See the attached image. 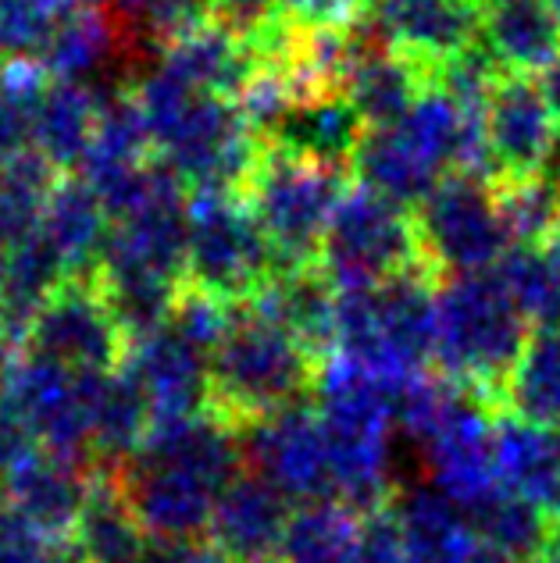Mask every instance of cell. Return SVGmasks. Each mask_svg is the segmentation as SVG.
I'll return each mask as SVG.
<instances>
[{"mask_svg":"<svg viewBox=\"0 0 560 563\" xmlns=\"http://www.w3.org/2000/svg\"><path fill=\"white\" fill-rule=\"evenodd\" d=\"M243 471L240 432L218 413L154 421L136 453L111 471L143 531L157 542L208 539L218 499Z\"/></svg>","mask_w":560,"mask_h":563,"instance_id":"1","label":"cell"},{"mask_svg":"<svg viewBox=\"0 0 560 563\" xmlns=\"http://www.w3.org/2000/svg\"><path fill=\"white\" fill-rule=\"evenodd\" d=\"M154 136V161L183 183L189 197L240 192L264 157L261 132L246 122L240 100L194 93L165 65L146 68L129 86Z\"/></svg>","mask_w":560,"mask_h":563,"instance_id":"2","label":"cell"},{"mask_svg":"<svg viewBox=\"0 0 560 563\" xmlns=\"http://www.w3.org/2000/svg\"><path fill=\"white\" fill-rule=\"evenodd\" d=\"M321 364L326 361L254 303H240L229 310V324L211 353L208 410L240 432L272 413L311 404Z\"/></svg>","mask_w":560,"mask_h":563,"instance_id":"3","label":"cell"},{"mask_svg":"<svg viewBox=\"0 0 560 563\" xmlns=\"http://www.w3.org/2000/svg\"><path fill=\"white\" fill-rule=\"evenodd\" d=\"M439 278L418 264L372 289H347L336 303V353L386 382L429 375L436 364Z\"/></svg>","mask_w":560,"mask_h":563,"instance_id":"4","label":"cell"},{"mask_svg":"<svg viewBox=\"0 0 560 563\" xmlns=\"http://www.w3.org/2000/svg\"><path fill=\"white\" fill-rule=\"evenodd\" d=\"M532 335L496 272L439 282L432 372L485 396L499 410V393Z\"/></svg>","mask_w":560,"mask_h":563,"instance_id":"5","label":"cell"},{"mask_svg":"<svg viewBox=\"0 0 560 563\" xmlns=\"http://www.w3.org/2000/svg\"><path fill=\"white\" fill-rule=\"evenodd\" d=\"M347 189V172L321 168L264 146V157L243 189V200L268 235L278 272L318 264L321 240H326L329 221Z\"/></svg>","mask_w":560,"mask_h":563,"instance_id":"6","label":"cell"},{"mask_svg":"<svg viewBox=\"0 0 560 563\" xmlns=\"http://www.w3.org/2000/svg\"><path fill=\"white\" fill-rule=\"evenodd\" d=\"M275 272V250L240 192L189 197V289L215 296L226 307H240L254 300Z\"/></svg>","mask_w":560,"mask_h":563,"instance_id":"7","label":"cell"},{"mask_svg":"<svg viewBox=\"0 0 560 563\" xmlns=\"http://www.w3.org/2000/svg\"><path fill=\"white\" fill-rule=\"evenodd\" d=\"M421 264L415 211L350 183L318 250V268L339 289H372Z\"/></svg>","mask_w":560,"mask_h":563,"instance_id":"8","label":"cell"},{"mask_svg":"<svg viewBox=\"0 0 560 563\" xmlns=\"http://www.w3.org/2000/svg\"><path fill=\"white\" fill-rule=\"evenodd\" d=\"M421 264L439 282L496 272L514 235L507 229L499 189L475 175H447L415 211Z\"/></svg>","mask_w":560,"mask_h":563,"instance_id":"9","label":"cell"},{"mask_svg":"<svg viewBox=\"0 0 560 563\" xmlns=\"http://www.w3.org/2000/svg\"><path fill=\"white\" fill-rule=\"evenodd\" d=\"M25 350L72 375H111L125 364L129 339L97 278H68L25 335Z\"/></svg>","mask_w":560,"mask_h":563,"instance_id":"10","label":"cell"},{"mask_svg":"<svg viewBox=\"0 0 560 563\" xmlns=\"http://www.w3.org/2000/svg\"><path fill=\"white\" fill-rule=\"evenodd\" d=\"M240 450L243 467L278 488L293 507L339 503L329 439L315 410V399L240 428Z\"/></svg>","mask_w":560,"mask_h":563,"instance_id":"11","label":"cell"},{"mask_svg":"<svg viewBox=\"0 0 560 563\" xmlns=\"http://www.w3.org/2000/svg\"><path fill=\"white\" fill-rule=\"evenodd\" d=\"M211 353V346H204L168 318V324H161L151 335L132 339L122 367L151 399L154 421L186 418V413L208 410Z\"/></svg>","mask_w":560,"mask_h":563,"instance_id":"12","label":"cell"},{"mask_svg":"<svg viewBox=\"0 0 560 563\" xmlns=\"http://www.w3.org/2000/svg\"><path fill=\"white\" fill-rule=\"evenodd\" d=\"M361 22L432 76L479 40L482 8L479 0H367Z\"/></svg>","mask_w":560,"mask_h":563,"instance_id":"13","label":"cell"},{"mask_svg":"<svg viewBox=\"0 0 560 563\" xmlns=\"http://www.w3.org/2000/svg\"><path fill=\"white\" fill-rule=\"evenodd\" d=\"M557 118L542 100L532 76L504 71L482 108L485 146L496 165L499 186L542 175L557 136Z\"/></svg>","mask_w":560,"mask_h":563,"instance_id":"14","label":"cell"},{"mask_svg":"<svg viewBox=\"0 0 560 563\" xmlns=\"http://www.w3.org/2000/svg\"><path fill=\"white\" fill-rule=\"evenodd\" d=\"M297 507L254 471H240L222 493L208 542L229 563H278Z\"/></svg>","mask_w":560,"mask_h":563,"instance_id":"15","label":"cell"},{"mask_svg":"<svg viewBox=\"0 0 560 563\" xmlns=\"http://www.w3.org/2000/svg\"><path fill=\"white\" fill-rule=\"evenodd\" d=\"M97 478L100 471L40 450L19 471H11L0 488L19 521L33 525L43 536L68 539L94 496Z\"/></svg>","mask_w":560,"mask_h":563,"instance_id":"16","label":"cell"},{"mask_svg":"<svg viewBox=\"0 0 560 563\" xmlns=\"http://www.w3.org/2000/svg\"><path fill=\"white\" fill-rule=\"evenodd\" d=\"M353 36H358V54L343 79V97L367 129L400 125L432 86V76L400 51L386 47L364 22H353Z\"/></svg>","mask_w":560,"mask_h":563,"instance_id":"17","label":"cell"},{"mask_svg":"<svg viewBox=\"0 0 560 563\" xmlns=\"http://www.w3.org/2000/svg\"><path fill=\"white\" fill-rule=\"evenodd\" d=\"M364 136L367 125L343 97V90H329L293 100L286 114L268 129L264 146L350 175V165L358 157V146Z\"/></svg>","mask_w":560,"mask_h":563,"instance_id":"18","label":"cell"},{"mask_svg":"<svg viewBox=\"0 0 560 563\" xmlns=\"http://www.w3.org/2000/svg\"><path fill=\"white\" fill-rule=\"evenodd\" d=\"M161 65H165L186 90L240 100V93L257 79L261 54L254 40L232 33L226 25H204L194 36L172 43L168 51H161Z\"/></svg>","mask_w":560,"mask_h":563,"instance_id":"19","label":"cell"},{"mask_svg":"<svg viewBox=\"0 0 560 563\" xmlns=\"http://www.w3.org/2000/svg\"><path fill=\"white\" fill-rule=\"evenodd\" d=\"M482 47L510 76H539L560 57V19L550 0H479Z\"/></svg>","mask_w":560,"mask_h":563,"instance_id":"20","label":"cell"},{"mask_svg":"<svg viewBox=\"0 0 560 563\" xmlns=\"http://www.w3.org/2000/svg\"><path fill=\"white\" fill-rule=\"evenodd\" d=\"M264 318H272L278 329H286L297 343H304L315 357L329 361L336 353V303L339 289L318 264L307 268L275 272L254 300Z\"/></svg>","mask_w":560,"mask_h":563,"instance_id":"21","label":"cell"},{"mask_svg":"<svg viewBox=\"0 0 560 563\" xmlns=\"http://www.w3.org/2000/svg\"><path fill=\"white\" fill-rule=\"evenodd\" d=\"M443 179L447 175L432 165V157L400 125L367 129L350 165V183L372 189L378 197L407 207V211H418L421 200Z\"/></svg>","mask_w":560,"mask_h":563,"instance_id":"22","label":"cell"},{"mask_svg":"<svg viewBox=\"0 0 560 563\" xmlns=\"http://www.w3.org/2000/svg\"><path fill=\"white\" fill-rule=\"evenodd\" d=\"M108 229H111V218L97 192L86 186L79 175H65V179L54 186L47 207H43L36 232L57 254V261L65 264L68 278H86V275H97Z\"/></svg>","mask_w":560,"mask_h":563,"instance_id":"23","label":"cell"},{"mask_svg":"<svg viewBox=\"0 0 560 563\" xmlns=\"http://www.w3.org/2000/svg\"><path fill=\"white\" fill-rule=\"evenodd\" d=\"M464 514L475 539L493 545L496 553H504L514 563H539L557 539L553 517L542 514L536 503L507 493L499 482L471 496L464 503Z\"/></svg>","mask_w":560,"mask_h":563,"instance_id":"24","label":"cell"},{"mask_svg":"<svg viewBox=\"0 0 560 563\" xmlns=\"http://www.w3.org/2000/svg\"><path fill=\"white\" fill-rule=\"evenodd\" d=\"M100 103H105V93L97 86L51 79L36 114L33 151H40L62 175H76L94 143Z\"/></svg>","mask_w":560,"mask_h":563,"instance_id":"25","label":"cell"},{"mask_svg":"<svg viewBox=\"0 0 560 563\" xmlns=\"http://www.w3.org/2000/svg\"><path fill=\"white\" fill-rule=\"evenodd\" d=\"M118 51V29L114 11L100 0H86L79 11H72L62 22V29L47 43V51L40 57V68L47 79L57 82H83L97 86L94 79L105 71L111 54Z\"/></svg>","mask_w":560,"mask_h":563,"instance_id":"26","label":"cell"},{"mask_svg":"<svg viewBox=\"0 0 560 563\" xmlns=\"http://www.w3.org/2000/svg\"><path fill=\"white\" fill-rule=\"evenodd\" d=\"M499 413L536 428H560V329H532L499 393Z\"/></svg>","mask_w":560,"mask_h":563,"instance_id":"27","label":"cell"},{"mask_svg":"<svg viewBox=\"0 0 560 563\" xmlns=\"http://www.w3.org/2000/svg\"><path fill=\"white\" fill-rule=\"evenodd\" d=\"M68 539L83 563H136L151 542L111 474L97 478L94 496Z\"/></svg>","mask_w":560,"mask_h":563,"instance_id":"28","label":"cell"},{"mask_svg":"<svg viewBox=\"0 0 560 563\" xmlns=\"http://www.w3.org/2000/svg\"><path fill=\"white\" fill-rule=\"evenodd\" d=\"M62 179L65 175L40 151H29L0 165V264L40 229L43 207Z\"/></svg>","mask_w":560,"mask_h":563,"instance_id":"29","label":"cell"},{"mask_svg":"<svg viewBox=\"0 0 560 563\" xmlns=\"http://www.w3.org/2000/svg\"><path fill=\"white\" fill-rule=\"evenodd\" d=\"M364 517L343 503L297 507L278 563H358Z\"/></svg>","mask_w":560,"mask_h":563,"instance_id":"30","label":"cell"},{"mask_svg":"<svg viewBox=\"0 0 560 563\" xmlns=\"http://www.w3.org/2000/svg\"><path fill=\"white\" fill-rule=\"evenodd\" d=\"M496 275L532 329H560V272L542 246H510Z\"/></svg>","mask_w":560,"mask_h":563,"instance_id":"31","label":"cell"},{"mask_svg":"<svg viewBox=\"0 0 560 563\" xmlns=\"http://www.w3.org/2000/svg\"><path fill=\"white\" fill-rule=\"evenodd\" d=\"M47 76L40 65L29 62H4L0 65V165L33 151L36 114L43 93H47Z\"/></svg>","mask_w":560,"mask_h":563,"instance_id":"32","label":"cell"},{"mask_svg":"<svg viewBox=\"0 0 560 563\" xmlns=\"http://www.w3.org/2000/svg\"><path fill=\"white\" fill-rule=\"evenodd\" d=\"M86 0H0V65H36L54 33Z\"/></svg>","mask_w":560,"mask_h":563,"instance_id":"33","label":"cell"},{"mask_svg":"<svg viewBox=\"0 0 560 563\" xmlns=\"http://www.w3.org/2000/svg\"><path fill=\"white\" fill-rule=\"evenodd\" d=\"M499 189V207H504L507 229L514 246H542L550 232L560 225V186L550 175H532V179L504 183Z\"/></svg>","mask_w":560,"mask_h":563,"instance_id":"34","label":"cell"},{"mask_svg":"<svg viewBox=\"0 0 560 563\" xmlns=\"http://www.w3.org/2000/svg\"><path fill=\"white\" fill-rule=\"evenodd\" d=\"M136 19L143 25L146 40H151L154 47L168 51L172 43H179L186 36H194L197 29L211 25L215 4L211 0H143Z\"/></svg>","mask_w":560,"mask_h":563,"instance_id":"35","label":"cell"},{"mask_svg":"<svg viewBox=\"0 0 560 563\" xmlns=\"http://www.w3.org/2000/svg\"><path fill=\"white\" fill-rule=\"evenodd\" d=\"M278 11L297 25H353L364 19L367 0H275Z\"/></svg>","mask_w":560,"mask_h":563,"instance_id":"36","label":"cell"},{"mask_svg":"<svg viewBox=\"0 0 560 563\" xmlns=\"http://www.w3.org/2000/svg\"><path fill=\"white\" fill-rule=\"evenodd\" d=\"M211 4H215V22L246 40H254L264 25L283 14L275 0H211Z\"/></svg>","mask_w":560,"mask_h":563,"instance_id":"37","label":"cell"},{"mask_svg":"<svg viewBox=\"0 0 560 563\" xmlns=\"http://www.w3.org/2000/svg\"><path fill=\"white\" fill-rule=\"evenodd\" d=\"M136 563H229L208 539L194 542H157L151 539Z\"/></svg>","mask_w":560,"mask_h":563,"instance_id":"38","label":"cell"},{"mask_svg":"<svg viewBox=\"0 0 560 563\" xmlns=\"http://www.w3.org/2000/svg\"><path fill=\"white\" fill-rule=\"evenodd\" d=\"M536 79V86H539V93H542V100H547V108L553 111V118L560 122V57L553 65H547L539 71V76H532Z\"/></svg>","mask_w":560,"mask_h":563,"instance_id":"39","label":"cell"},{"mask_svg":"<svg viewBox=\"0 0 560 563\" xmlns=\"http://www.w3.org/2000/svg\"><path fill=\"white\" fill-rule=\"evenodd\" d=\"M542 175H550V179L560 186V125H557V136H553V146H550V157H547V168Z\"/></svg>","mask_w":560,"mask_h":563,"instance_id":"40","label":"cell"},{"mask_svg":"<svg viewBox=\"0 0 560 563\" xmlns=\"http://www.w3.org/2000/svg\"><path fill=\"white\" fill-rule=\"evenodd\" d=\"M542 250H547V257L557 264V272H560V225L550 232V240L547 243H542Z\"/></svg>","mask_w":560,"mask_h":563,"instance_id":"41","label":"cell"},{"mask_svg":"<svg viewBox=\"0 0 560 563\" xmlns=\"http://www.w3.org/2000/svg\"><path fill=\"white\" fill-rule=\"evenodd\" d=\"M100 4H108L111 11L118 8L122 14H136V11L143 8V0H100Z\"/></svg>","mask_w":560,"mask_h":563,"instance_id":"42","label":"cell"},{"mask_svg":"<svg viewBox=\"0 0 560 563\" xmlns=\"http://www.w3.org/2000/svg\"><path fill=\"white\" fill-rule=\"evenodd\" d=\"M550 4H553V11H557V19H560V0H550Z\"/></svg>","mask_w":560,"mask_h":563,"instance_id":"43","label":"cell"}]
</instances>
